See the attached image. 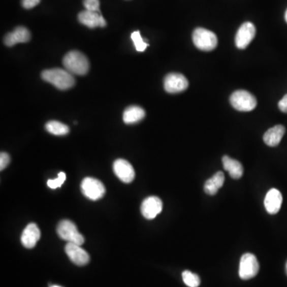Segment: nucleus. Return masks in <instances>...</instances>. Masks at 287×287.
Here are the masks:
<instances>
[{
  "label": "nucleus",
  "instance_id": "obj_16",
  "mask_svg": "<svg viewBox=\"0 0 287 287\" xmlns=\"http://www.w3.org/2000/svg\"><path fill=\"white\" fill-rule=\"evenodd\" d=\"M282 204V196L278 189H271L266 195L264 206L269 214L274 215L278 213Z\"/></svg>",
  "mask_w": 287,
  "mask_h": 287
},
{
  "label": "nucleus",
  "instance_id": "obj_24",
  "mask_svg": "<svg viewBox=\"0 0 287 287\" xmlns=\"http://www.w3.org/2000/svg\"><path fill=\"white\" fill-rule=\"evenodd\" d=\"M66 179H67V176H66L65 172H59L57 179L49 180L47 181V185L51 189L57 188V187H60L62 185L63 183L65 182Z\"/></svg>",
  "mask_w": 287,
  "mask_h": 287
},
{
  "label": "nucleus",
  "instance_id": "obj_31",
  "mask_svg": "<svg viewBox=\"0 0 287 287\" xmlns=\"http://www.w3.org/2000/svg\"><path fill=\"white\" fill-rule=\"evenodd\" d=\"M51 287H61V286H59V285H53V286Z\"/></svg>",
  "mask_w": 287,
  "mask_h": 287
},
{
  "label": "nucleus",
  "instance_id": "obj_7",
  "mask_svg": "<svg viewBox=\"0 0 287 287\" xmlns=\"http://www.w3.org/2000/svg\"><path fill=\"white\" fill-rule=\"evenodd\" d=\"M81 188L84 196L93 201L100 200L106 194V187L104 184L95 178H85L82 180Z\"/></svg>",
  "mask_w": 287,
  "mask_h": 287
},
{
  "label": "nucleus",
  "instance_id": "obj_15",
  "mask_svg": "<svg viewBox=\"0 0 287 287\" xmlns=\"http://www.w3.org/2000/svg\"><path fill=\"white\" fill-rule=\"evenodd\" d=\"M30 31L24 26H18L13 31L8 33L4 38V43L8 47H13L17 43H24L30 41Z\"/></svg>",
  "mask_w": 287,
  "mask_h": 287
},
{
  "label": "nucleus",
  "instance_id": "obj_21",
  "mask_svg": "<svg viewBox=\"0 0 287 287\" xmlns=\"http://www.w3.org/2000/svg\"><path fill=\"white\" fill-rule=\"evenodd\" d=\"M46 130L50 134L55 136H64L68 134L70 129L65 124L57 121V120H50L46 124Z\"/></svg>",
  "mask_w": 287,
  "mask_h": 287
},
{
  "label": "nucleus",
  "instance_id": "obj_4",
  "mask_svg": "<svg viewBox=\"0 0 287 287\" xmlns=\"http://www.w3.org/2000/svg\"><path fill=\"white\" fill-rule=\"evenodd\" d=\"M57 233L61 239L67 241L68 243H75L81 246L85 242V239L82 234L78 232L76 225L68 219L61 220L58 224Z\"/></svg>",
  "mask_w": 287,
  "mask_h": 287
},
{
  "label": "nucleus",
  "instance_id": "obj_11",
  "mask_svg": "<svg viewBox=\"0 0 287 287\" xmlns=\"http://www.w3.org/2000/svg\"><path fill=\"white\" fill-rule=\"evenodd\" d=\"M113 171L116 176L125 183H131L135 177V171L130 162L118 159L113 163Z\"/></svg>",
  "mask_w": 287,
  "mask_h": 287
},
{
  "label": "nucleus",
  "instance_id": "obj_3",
  "mask_svg": "<svg viewBox=\"0 0 287 287\" xmlns=\"http://www.w3.org/2000/svg\"><path fill=\"white\" fill-rule=\"evenodd\" d=\"M193 43L196 47L204 51H211L216 48L218 39L216 35L204 28H197L193 32Z\"/></svg>",
  "mask_w": 287,
  "mask_h": 287
},
{
  "label": "nucleus",
  "instance_id": "obj_9",
  "mask_svg": "<svg viewBox=\"0 0 287 287\" xmlns=\"http://www.w3.org/2000/svg\"><path fill=\"white\" fill-rule=\"evenodd\" d=\"M256 26L250 22L243 23L238 30L235 36V45L241 50L246 49L256 36Z\"/></svg>",
  "mask_w": 287,
  "mask_h": 287
},
{
  "label": "nucleus",
  "instance_id": "obj_2",
  "mask_svg": "<svg viewBox=\"0 0 287 287\" xmlns=\"http://www.w3.org/2000/svg\"><path fill=\"white\" fill-rule=\"evenodd\" d=\"M63 66L68 72L75 75H85L89 70L87 57L78 50H71L63 57Z\"/></svg>",
  "mask_w": 287,
  "mask_h": 287
},
{
  "label": "nucleus",
  "instance_id": "obj_10",
  "mask_svg": "<svg viewBox=\"0 0 287 287\" xmlns=\"http://www.w3.org/2000/svg\"><path fill=\"white\" fill-rule=\"evenodd\" d=\"M163 209V203L157 197H149L141 204V214L147 219H153Z\"/></svg>",
  "mask_w": 287,
  "mask_h": 287
},
{
  "label": "nucleus",
  "instance_id": "obj_22",
  "mask_svg": "<svg viewBox=\"0 0 287 287\" xmlns=\"http://www.w3.org/2000/svg\"><path fill=\"white\" fill-rule=\"evenodd\" d=\"M182 278L185 285L189 287H198L200 285V278L197 274L189 271L182 273Z\"/></svg>",
  "mask_w": 287,
  "mask_h": 287
},
{
  "label": "nucleus",
  "instance_id": "obj_14",
  "mask_svg": "<svg viewBox=\"0 0 287 287\" xmlns=\"http://www.w3.org/2000/svg\"><path fill=\"white\" fill-rule=\"evenodd\" d=\"M41 237V232L36 224H29L25 228L21 236V243L26 248L31 249L37 244Z\"/></svg>",
  "mask_w": 287,
  "mask_h": 287
},
{
  "label": "nucleus",
  "instance_id": "obj_6",
  "mask_svg": "<svg viewBox=\"0 0 287 287\" xmlns=\"http://www.w3.org/2000/svg\"><path fill=\"white\" fill-rule=\"evenodd\" d=\"M260 271V263L256 256L246 253L241 258L239 263V275L243 280L254 278Z\"/></svg>",
  "mask_w": 287,
  "mask_h": 287
},
{
  "label": "nucleus",
  "instance_id": "obj_19",
  "mask_svg": "<svg viewBox=\"0 0 287 287\" xmlns=\"http://www.w3.org/2000/svg\"><path fill=\"white\" fill-rule=\"evenodd\" d=\"M222 165L225 170L229 172L232 179H240L243 174V165L236 160L232 159L228 156H225L222 159Z\"/></svg>",
  "mask_w": 287,
  "mask_h": 287
},
{
  "label": "nucleus",
  "instance_id": "obj_29",
  "mask_svg": "<svg viewBox=\"0 0 287 287\" xmlns=\"http://www.w3.org/2000/svg\"><path fill=\"white\" fill-rule=\"evenodd\" d=\"M285 22H287V10L286 11H285Z\"/></svg>",
  "mask_w": 287,
  "mask_h": 287
},
{
  "label": "nucleus",
  "instance_id": "obj_18",
  "mask_svg": "<svg viewBox=\"0 0 287 287\" xmlns=\"http://www.w3.org/2000/svg\"><path fill=\"white\" fill-rule=\"evenodd\" d=\"M225 180L224 172H216L204 183V192L210 196H214L218 193L219 189L222 187Z\"/></svg>",
  "mask_w": 287,
  "mask_h": 287
},
{
  "label": "nucleus",
  "instance_id": "obj_23",
  "mask_svg": "<svg viewBox=\"0 0 287 287\" xmlns=\"http://www.w3.org/2000/svg\"><path fill=\"white\" fill-rule=\"evenodd\" d=\"M131 39L133 42H134V46H135L136 50L137 51H139V52L145 51L148 44L143 40L139 30H136V31L133 32L131 35Z\"/></svg>",
  "mask_w": 287,
  "mask_h": 287
},
{
  "label": "nucleus",
  "instance_id": "obj_27",
  "mask_svg": "<svg viewBox=\"0 0 287 287\" xmlns=\"http://www.w3.org/2000/svg\"><path fill=\"white\" fill-rule=\"evenodd\" d=\"M41 0H22V5L25 9H31L40 3Z\"/></svg>",
  "mask_w": 287,
  "mask_h": 287
},
{
  "label": "nucleus",
  "instance_id": "obj_12",
  "mask_svg": "<svg viewBox=\"0 0 287 287\" xmlns=\"http://www.w3.org/2000/svg\"><path fill=\"white\" fill-rule=\"evenodd\" d=\"M65 250L69 259L76 265L85 266L89 262V254L80 245L67 243Z\"/></svg>",
  "mask_w": 287,
  "mask_h": 287
},
{
  "label": "nucleus",
  "instance_id": "obj_25",
  "mask_svg": "<svg viewBox=\"0 0 287 287\" xmlns=\"http://www.w3.org/2000/svg\"><path fill=\"white\" fill-rule=\"evenodd\" d=\"M83 5L85 10L94 12H100V1L99 0H84Z\"/></svg>",
  "mask_w": 287,
  "mask_h": 287
},
{
  "label": "nucleus",
  "instance_id": "obj_13",
  "mask_svg": "<svg viewBox=\"0 0 287 287\" xmlns=\"http://www.w3.org/2000/svg\"><path fill=\"white\" fill-rule=\"evenodd\" d=\"M78 20L84 26L89 28L105 27L106 26V21L101 15L100 12L85 11L78 14Z\"/></svg>",
  "mask_w": 287,
  "mask_h": 287
},
{
  "label": "nucleus",
  "instance_id": "obj_30",
  "mask_svg": "<svg viewBox=\"0 0 287 287\" xmlns=\"http://www.w3.org/2000/svg\"><path fill=\"white\" fill-rule=\"evenodd\" d=\"M285 272H286V274H287V262H286V264H285Z\"/></svg>",
  "mask_w": 287,
  "mask_h": 287
},
{
  "label": "nucleus",
  "instance_id": "obj_1",
  "mask_svg": "<svg viewBox=\"0 0 287 287\" xmlns=\"http://www.w3.org/2000/svg\"><path fill=\"white\" fill-rule=\"evenodd\" d=\"M42 78L61 90L71 89L75 84L73 74L60 68L46 70L42 73Z\"/></svg>",
  "mask_w": 287,
  "mask_h": 287
},
{
  "label": "nucleus",
  "instance_id": "obj_5",
  "mask_svg": "<svg viewBox=\"0 0 287 287\" xmlns=\"http://www.w3.org/2000/svg\"><path fill=\"white\" fill-rule=\"evenodd\" d=\"M230 102L235 110L242 112H250L257 106L256 97L248 91L237 90L232 93Z\"/></svg>",
  "mask_w": 287,
  "mask_h": 287
},
{
  "label": "nucleus",
  "instance_id": "obj_17",
  "mask_svg": "<svg viewBox=\"0 0 287 287\" xmlns=\"http://www.w3.org/2000/svg\"><path fill=\"white\" fill-rule=\"evenodd\" d=\"M285 129L283 125L278 124L266 132L263 136V141L270 147H275L279 145L285 134Z\"/></svg>",
  "mask_w": 287,
  "mask_h": 287
},
{
  "label": "nucleus",
  "instance_id": "obj_26",
  "mask_svg": "<svg viewBox=\"0 0 287 287\" xmlns=\"http://www.w3.org/2000/svg\"><path fill=\"white\" fill-rule=\"evenodd\" d=\"M10 161H11L10 156L7 152H1L0 154V170H4L10 163Z\"/></svg>",
  "mask_w": 287,
  "mask_h": 287
},
{
  "label": "nucleus",
  "instance_id": "obj_20",
  "mask_svg": "<svg viewBox=\"0 0 287 287\" xmlns=\"http://www.w3.org/2000/svg\"><path fill=\"white\" fill-rule=\"evenodd\" d=\"M145 117V111L142 108L137 106H132L127 108L123 113V120L127 124L139 122Z\"/></svg>",
  "mask_w": 287,
  "mask_h": 287
},
{
  "label": "nucleus",
  "instance_id": "obj_8",
  "mask_svg": "<svg viewBox=\"0 0 287 287\" xmlns=\"http://www.w3.org/2000/svg\"><path fill=\"white\" fill-rule=\"evenodd\" d=\"M164 86L169 93H180L188 87V81L183 74L172 73L165 77Z\"/></svg>",
  "mask_w": 287,
  "mask_h": 287
},
{
  "label": "nucleus",
  "instance_id": "obj_28",
  "mask_svg": "<svg viewBox=\"0 0 287 287\" xmlns=\"http://www.w3.org/2000/svg\"><path fill=\"white\" fill-rule=\"evenodd\" d=\"M278 108L282 113H287V94L282 98V100L278 102Z\"/></svg>",
  "mask_w": 287,
  "mask_h": 287
}]
</instances>
